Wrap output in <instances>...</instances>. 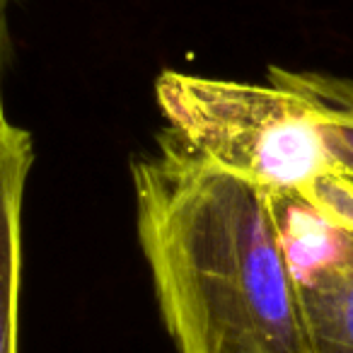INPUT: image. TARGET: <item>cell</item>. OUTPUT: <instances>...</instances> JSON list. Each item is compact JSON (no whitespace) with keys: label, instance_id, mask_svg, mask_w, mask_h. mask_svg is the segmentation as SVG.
Instances as JSON below:
<instances>
[{"label":"cell","instance_id":"cell-1","mask_svg":"<svg viewBox=\"0 0 353 353\" xmlns=\"http://www.w3.org/2000/svg\"><path fill=\"white\" fill-rule=\"evenodd\" d=\"M136 230L176 353H314L271 192L170 128L131 162Z\"/></svg>","mask_w":353,"mask_h":353},{"label":"cell","instance_id":"cell-2","mask_svg":"<svg viewBox=\"0 0 353 353\" xmlns=\"http://www.w3.org/2000/svg\"><path fill=\"white\" fill-rule=\"evenodd\" d=\"M155 102L189 150L279 199L303 201L341 172L312 102L271 80L259 85L162 70Z\"/></svg>","mask_w":353,"mask_h":353},{"label":"cell","instance_id":"cell-3","mask_svg":"<svg viewBox=\"0 0 353 353\" xmlns=\"http://www.w3.org/2000/svg\"><path fill=\"white\" fill-rule=\"evenodd\" d=\"M310 213L317 256L288 252L310 343L314 353H353V232Z\"/></svg>","mask_w":353,"mask_h":353},{"label":"cell","instance_id":"cell-4","mask_svg":"<svg viewBox=\"0 0 353 353\" xmlns=\"http://www.w3.org/2000/svg\"><path fill=\"white\" fill-rule=\"evenodd\" d=\"M34 162L32 136L0 114V353H17L22 194Z\"/></svg>","mask_w":353,"mask_h":353},{"label":"cell","instance_id":"cell-5","mask_svg":"<svg viewBox=\"0 0 353 353\" xmlns=\"http://www.w3.org/2000/svg\"><path fill=\"white\" fill-rule=\"evenodd\" d=\"M269 80L295 90L312 102L329 150L341 170L353 174V80L314 73V70L276 68V65L269 68Z\"/></svg>","mask_w":353,"mask_h":353},{"label":"cell","instance_id":"cell-6","mask_svg":"<svg viewBox=\"0 0 353 353\" xmlns=\"http://www.w3.org/2000/svg\"><path fill=\"white\" fill-rule=\"evenodd\" d=\"M322 221L339 230L353 232V174L346 170L327 176L303 199Z\"/></svg>","mask_w":353,"mask_h":353},{"label":"cell","instance_id":"cell-7","mask_svg":"<svg viewBox=\"0 0 353 353\" xmlns=\"http://www.w3.org/2000/svg\"><path fill=\"white\" fill-rule=\"evenodd\" d=\"M8 6L10 0H0V114L3 109V65H6L8 56Z\"/></svg>","mask_w":353,"mask_h":353}]
</instances>
